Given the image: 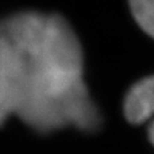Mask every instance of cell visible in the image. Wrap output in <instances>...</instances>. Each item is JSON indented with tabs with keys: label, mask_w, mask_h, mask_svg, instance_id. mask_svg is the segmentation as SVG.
I'll return each instance as SVG.
<instances>
[{
	"label": "cell",
	"mask_w": 154,
	"mask_h": 154,
	"mask_svg": "<svg viewBox=\"0 0 154 154\" xmlns=\"http://www.w3.org/2000/svg\"><path fill=\"white\" fill-rule=\"evenodd\" d=\"M123 112L127 120L134 125L149 121V138L154 145V75L144 78L129 89Z\"/></svg>",
	"instance_id": "3"
},
{
	"label": "cell",
	"mask_w": 154,
	"mask_h": 154,
	"mask_svg": "<svg viewBox=\"0 0 154 154\" xmlns=\"http://www.w3.org/2000/svg\"><path fill=\"white\" fill-rule=\"evenodd\" d=\"M18 62L16 116L39 132L72 126L94 131L100 116L83 82V55L60 15L23 11L0 21Z\"/></svg>",
	"instance_id": "1"
},
{
	"label": "cell",
	"mask_w": 154,
	"mask_h": 154,
	"mask_svg": "<svg viewBox=\"0 0 154 154\" xmlns=\"http://www.w3.org/2000/svg\"><path fill=\"white\" fill-rule=\"evenodd\" d=\"M129 6L140 29L154 39V0H129Z\"/></svg>",
	"instance_id": "4"
},
{
	"label": "cell",
	"mask_w": 154,
	"mask_h": 154,
	"mask_svg": "<svg viewBox=\"0 0 154 154\" xmlns=\"http://www.w3.org/2000/svg\"><path fill=\"white\" fill-rule=\"evenodd\" d=\"M18 99L17 56L0 25V126L11 114H16Z\"/></svg>",
	"instance_id": "2"
}]
</instances>
